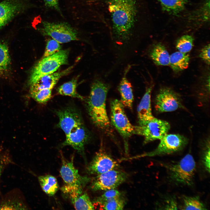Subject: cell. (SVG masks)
<instances>
[{"instance_id":"obj_18","label":"cell","mask_w":210,"mask_h":210,"mask_svg":"<svg viewBox=\"0 0 210 210\" xmlns=\"http://www.w3.org/2000/svg\"><path fill=\"white\" fill-rule=\"evenodd\" d=\"M154 84L152 83L147 87L137 108L139 125H142L154 117L151 105V95Z\"/></svg>"},{"instance_id":"obj_14","label":"cell","mask_w":210,"mask_h":210,"mask_svg":"<svg viewBox=\"0 0 210 210\" xmlns=\"http://www.w3.org/2000/svg\"><path fill=\"white\" fill-rule=\"evenodd\" d=\"M63 193L70 199L76 210L94 209L92 203L83 188L64 185L61 188Z\"/></svg>"},{"instance_id":"obj_11","label":"cell","mask_w":210,"mask_h":210,"mask_svg":"<svg viewBox=\"0 0 210 210\" xmlns=\"http://www.w3.org/2000/svg\"><path fill=\"white\" fill-rule=\"evenodd\" d=\"M62 164L60 170L61 176L64 185L83 188L91 181L90 178L79 174L73 163L74 157L70 160H67L62 156Z\"/></svg>"},{"instance_id":"obj_25","label":"cell","mask_w":210,"mask_h":210,"mask_svg":"<svg viewBox=\"0 0 210 210\" xmlns=\"http://www.w3.org/2000/svg\"><path fill=\"white\" fill-rule=\"evenodd\" d=\"M77 79H74L66 82L60 86L57 89L58 93L61 95L83 99V97L76 91Z\"/></svg>"},{"instance_id":"obj_29","label":"cell","mask_w":210,"mask_h":210,"mask_svg":"<svg viewBox=\"0 0 210 210\" xmlns=\"http://www.w3.org/2000/svg\"><path fill=\"white\" fill-rule=\"evenodd\" d=\"M125 204V200L121 196L105 202L100 206L99 209L107 210H122Z\"/></svg>"},{"instance_id":"obj_5","label":"cell","mask_w":210,"mask_h":210,"mask_svg":"<svg viewBox=\"0 0 210 210\" xmlns=\"http://www.w3.org/2000/svg\"><path fill=\"white\" fill-rule=\"evenodd\" d=\"M69 51L60 50L50 56L43 58L35 66L29 79L31 85L43 76L52 74L62 65L68 63Z\"/></svg>"},{"instance_id":"obj_10","label":"cell","mask_w":210,"mask_h":210,"mask_svg":"<svg viewBox=\"0 0 210 210\" xmlns=\"http://www.w3.org/2000/svg\"><path fill=\"white\" fill-rule=\"evenodd\" d=\"M127 177L124 172L112 169L97 175L92 180L90 188L94 191L114 189L124 182Z\"/></svg>"},{"instance_id":"obj_27","label":"cell","mask_w":210,"mask_h":210,"mask_svg":"<svg viewBox=\"0 0 210 210\" xmlns=\"http://www.w3.org/2000/svg\"><path fill=\"white\" fill-rule=\"evenodd\" d=\"M194 39L191 36L184 35L177 40L176 44V47L179 51L187 53L192 50L193 46Z\"/></svg>"},{"instance_id":"obj_6","label":"cell","mask_w":210,"mask_h":210,"mask_svg":"<svg viewBox=\"0 0 210 210\" xmlns=\"http://www.w3.org/2000/svg\"><path fill=\"white\" fill-rule=\"evenodd\" d=\"M160 140L158 145L154 150L131 158L171 154L182 150L188 143L187 137L179 134H167Z\"/></svg>"},{"instance_id":"obj_8","label":"cell","mask_w":210,"mask_h":210,"mask_svg":"<svg viewBox=\"0 0 210 210\" xmlns=\"http://www.w3.org/2000/svg\"><path fill=\"white\" fill-rule=\"evenodd\" d=\"M41 30L45 35L49 36L60 43L78 39L77 31L67 22L44 21Z\"/></svg>"},{"instance_id":"obj_31","label":"cell","mask_w":210,"mask_h":210,"mask_svg":"<svg viewBox=\"0 0 210 210\" xmlns=\"http://www.w3.org/2000/svg\"><path fill=\"white\" fill-rule=\"evenodd\" d=\"M192 17V19L197 21L207 22L209 18V0H206Z\"/></svg>"},{"instance_id":"obj_36","label":"cell","mask_w":210,"mask_h":210,"mask_svg":"<svg viewBox=\"0 0 210 210\" xmlns=\"http://www.w3.org/2000/svg\"><path fill=\"white\" fill-rule=\"evenodd\" d=\"M210 44L204 47L201 50L199 57L209 65L210 64Z\"/></svg>"},{"instance_id":"obj_35","label":"cell","mask_w":210,"mask_h":210,"mask_svg":"<svg viewBox=\"0 0 210 210\" xmlns=\"http://www.w3.org/2000/svg\"><path fill=\"white\" fill-rule=\"evenodd\" d=\"M203 153L202 162L206 170L210 172V141L209 138L207 139L205 142V146Z\"/></svg>"},{"instance_id":"obj_12","label":"cell","mask_w":210,"mask_h":210,"mask_svg":"<svg viewBox=\"0 0 210 210\" xmlns=\"http://www.w3.org/2000/svg\"><path fill=\"white\" fill-rule=\"evenodd\" d=\"M28 7L27 0H4L0 2V30Z\"/></svg>"},{"instance_id":"obj_23","label":"cell","mask_w":210,"mask_h":210,"mask_svg":"<svg viewBox=\"0 0 210 210\" xmlns=\"http://www.w3.org/2000/svg\"><path fill=\"white\" fill-rule=\"evenodd\" d=\"M40 185L43 191L49 196L54 195L57 191L59 185L56 178L50 175L40 176L38 177Z\"/></svg>"},{"instance_id":"obj_2","label":"cell","mask_w":210,"mask_h":210,"mask_svg":"<svg viewBox=\"0 0 210 210\" xmlns=\"http://www.w3.org/2000/svg\"><path fill=\"white\" fill-rule=\"evenodd\" d=\"M110 85L99 78L92 83L87 101L88 115L93 124L112 139H115L113 127L107 113L106 101Z\"/></svg>"},{"instance_id":"obj_21","label":"cell","mask_w":210,"mask_h":210,"mask_svg":"<svg viewBox=\"0 0 210 210\" xmlns=\"http://www.w3.org/2000/svg\"><path fill=\"white\" fill-rule=\"evenodd\" d=\"M148 55L156 65H169L170 55L164 46L161 43L154 44L148 51Z\"/></svg>"},{"instance_id":"obj_4","label":"cell","mask_w":210,"mask_h":210,"mask_svg":"<svg viewBox=\"0 0 210 210\" xmlns=\"http://www.w3.org/2000/svg\"><path fill=\"white\" fill-rule=\"evenodd\" d=\"M110 122L122 137L126 153L128 150V139L134 134V126L130 123L120 100L115 99L111 102Z\"/></svg>"},{"instance_id":"obj_34","label":"cell","mask_w":210,"mask_h":210,"mask_svg":"<svg viewBox=\"0 0 210 210\" xmlns=\"http://www.w3.org/2000/svg\"><path fill=\"white\" fill-rule=\"evenodd\" d=\"M61 47L60 43L52 39L49 40L46 46L43 58L52 55L60 51Z\"/></svg>"},{"instance_id":"obj_17","label":"cell","mask_w":210,"mask_h":210,"mask_svg":"<svg viewBox=\"0 0 210 210\" xmlns=\"http://www.w3.org/2000/svg\"><path fill=\"white\" fill-rule=\"evenodd\" d=\"M28 207L21 192L14 189L6 194L0 200V209H27Z\"/></svg>"},{"instance_id":"obj_30","label":"cell","mask_w":210,"mask_h":210,"mask_svg":"<svg viewBox=\"0 0 210 210\" xmlns=\"http://www.w3.org/2000/svg\"><path fill=\"white\" fill-rule=\"evenodd\" d=\"M103 194L98 197L94 201L93 204L94 207L96 206L99 208L105 202L112 199L122 196L121 193L118 190L112 189L106 190Z\"/></svg>"},{"instance_id":"obj_13","label":"cell","mask_w":210,"mask_h":210,"mask_svg":"<svg viewBox=\"0 0 210 210\" xmlns=\"http://www.w3.org/2000/svg\"><path fill=\"white\" fill-rule=\"evenodd\" d=\"M58 117L59 127L63 131L65 136L75 128L84 124L82 117L76 110L69 107L56 112Z\"/></svg>"},{"instance_id":"obj_9","label":"cell","mask_w":210,"mask_h":210,"mask_svg":"<svg viewBox=\"0 0 210 210\" xmlns=\"http://www.w3.org/2000/svg\"><path fill=\"white\" fill-rule=\"evenodd\" d=\"M155 107L159 113L185 108L180 94L168 87L162 88L159 90L155 98Z\"/></svg>"},{"instance_id":"obj_15","label":"cell","mask_w":210,"mask_h":210,"mask_svg":"<svg viewBox=\"0 0 210 210\" xmlns=\"http://www.w3.org/2000/svg\"><path fill=\"white\" fill-rule=\"evenodd\" d=\"M118 166L116 161L106 153L100 151L96 155L87 169L89 174L97 175L116 169Z\"/></svg>"},{"instance_id":"obj_3","label":"cell","mask_w":210,"mask_h":210,"mask_svg":"<svg viewBox=\"0 0 210 210\" xmlns=\"http://www.w3.org/2000/svg\"><path fill=\"white\" fill-rule=\"evenodd\" d=\"M170 181L177 185L191 186L193 184L196 171V163L188 154L175 163L164 165Z\"/></svg>"},{"instance_id":"obj_22","label":"cell","mask_w":210,"mask_h":210,"mask_svg":"<svg viewBox=\"0 0 210 210\" xmlns=\"http://www.w3.org/2000/svg\"><path fill=\"white\" fill-rule=\"evenodd\" d=\"M189 60L188 54L176 52L170 55L169 65L173 71L179 72L188 67Z\"/></svg>"},{"instance_id":"obj_26","label":"cell","mask_w":210,"mask_h":210,"mask_svg":"<svg viewBox=\"0 0 210 210\" xmlns=\"http://www.w3.org/2000/svg\"><path fill=\"white\" fill-rule=\"evenodd\" d=\"M183 210L207 209L197 197L185 196L183 198Z\"/></svg>"},{"instance_id":"obj_20","label":"cell","mask_w":210,"mask_h":210,"mask_svg":"<svg viewBox=\"0 0 210 210\" xmlns=\"http://www.w3.org/2000/svg\"><path fill=\"white\" fill-rule=\"evenodd\" d=\"M131 67L130 65H129L125 70L118 87L120 95V101L125 107L130 109L132 108L134 97L132 86L127 76Z\"/></svg>"},{"instance_id":"obj_32","label":"cell","mask_w":210,"mask_h":210,"mask_svg":"<svg viewBox=\"0 0 210 210\" xmlns=\"http://www.w3.org/2000/svg\"><path fill=\"white\" fill-rule=\"evenodd\" d=\"M13 163L14 162L9 152L0 148V180L6 168Z\"/></svg>"},{"instance_id":"obj_37","label":"cell","mask_w":210,"mask_h":210,"mask_svg":"<svg viewBox=\"0 0 210 210\" xmlns=\"http://www.w3.org/2000/svg\"><path fill=\"white\" fill-rule=\"evenodd\" d=\"M44 1L45 6L46 7L54 9L61 13L59 5L58 0H44Z\"/></svg>"},{"instance_id":"obj_16","label":"cell","mask_w":210,"mask_h":210,"mask_svg":"<svg viewBox=\"0 0 210 210\" xmlns=\"http://www.w3.org/2000/svg\"><path fill=\"white\" fill-rule=\"evenodd\" d=\"M88 135L84 124L83 125L73 129L66 136L65 140L62 145L70 146L80 153L83 154Z\"/></svg>"},{"instance_id":"obj_24","label":"cell","mask_w":210,"mask_h":210,"mask_svg":"<svg viewBox=\"0 0 210 210\" xmlns=\"http://www.w3.org/2000/svg\"><path fill=\"white\" fill-rule=\"evenodd\" d=\"M163 10L170 14L176 15L184 9L187 0H157Z\"/></svg>"},{"instance_id":"obj_19","label":"cell","mask_w":210,"mask_h":210,"mask_svg":"<svg viewBox=\"0 0 210 210\" xmlns=\"http://www.w3.org/2000/svg\"><path fill=\"white\" fill-rule=\"evenodd\" d=\"M72 68V66H71L62 71L54 72L41 77L35 83L31 85L30 94L43 89L52 90L60 79L67 74Z\"/></svg>"},{"instance_id":"obj_1","label":"cell","mask_w":210,"mask_h":210,"mask_svg":"<svg viewBox=\"0 0 210 210\" xmlns=\"http://www.w3.org/2000/svg\"><path fill=\"white\" fill-rule=\"evenodd\" d=\"M103 23L110 29L114 41L129 42L141 26L143 0H97Z\"/></svg>"},{"instance_id":"obj_33","label":"cell","mask_w":210,"mask_h":210,"mask_svg":"<svg viewBox=\"0 0 210 210\" xmlns=\"http://www.w3.org/2000/svg\"><path fill=\"white\" fill-rule=\"evenodd\" d=\"M52 89H43L30 94L35 101L41 104L47 103L51 97Z\"/></svg>"},{"instance_id":"obj_28","label":"cell","mask_w":210,"mask_h":210,"mask_svg":"<svg viewBox=\"0 0 210 210\" xmlns=\"http://www.w3.org/2000/svg\"><path fill=\"white\" fill-rule=\"evenodd\" d=\"M10 57L8 49L5 43H0V73L6 71L10 64Z\"/></svg>"},{"instance_id":"obj_7","label":"cell","mask_w":210,"mask_h":210,"mask_svg":"<svg viewBox=\"0 0 210 210\" xmlns=\"http://www.w3.org/2000/svg\"><path fill=\"white\" fill-rule=\"evenodd\" d=\"M170 125L167 121L155 118L142 125L134 126V134L142 136L143 144L160 140L167 134Z\"/></svg>"}]
</instances>
